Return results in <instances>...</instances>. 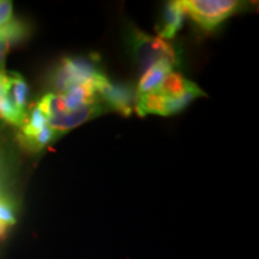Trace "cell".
I'll use <instances>...</instances> for the list:
<instances>
[{"label":"cell","mask_w":259,"mask_h":259,"mask_svg":"<svg viewBox=\"0 0 259 259\" xmlns=\"http://www.w3.org/2000/svg\"><path fill=\"white\" fill-rule=\"evenodd\" d=\"M36 106L42 112V114L46 116L47 119L67 112L63 95L57 93L46 94V95L42 97L40 101L36 103Z\"/></svg>","instance_id":"9"},{"label":"cell","mask_w":259,"mask_h":259,"mask_svg":"<svg viewBox=\"0 0 259 259\" xmlns=\"http://www.w3.org/2000/svg\"><path fill=\"white\" fill-rule=\"evenodd\" d=\"M130 53L142 71H147L155 64L164 63L177 67L181 61V54L176 45L130 25L127 34Z\"/></svg>","instance_id":"1"},{"label":"cell","mask_w":259,"mask_h":259,"mask_svg":"<svg viewBox=\"0 0 259 259\" xmlns=\"http://www.w3.org/2000/svg\"><path fill=\"white\" fill-rule=\"evenodd\" d=\"M16 221L17 220H16L15 206L6 197L0 194V222L6 226H12Z\"/></svg>","instance_id":"11"},{"label":"cell","mask_w":259,"mask_h":259,"mask_svg":"<svg viewBox=\"0 0 259 259\" xmlns=\"http://www.w3.org/2000/svg\"><path fill=\"white\" fill-rule=\"evenodd\" d=\"M107 109L108 108L103 105L102 101H97L80 107L78 109H74V111L65 112L63 114L52 116V118L47 119V124L52 128V131L56 134L57 138H59L65 132L77 127L83 122L88 121L89 119L99 116Z\"/></svg>","instance_id":"6"},{"label":"cell","mask_w":259,"mask_h":259,"mask_svg":"<svg viewBox=\"0 0 259 259\" xmlns=\"http://www.w3.org/2000/svg\"><path fill=\"white\" fill-rule=\"evenodd\" d=\"M185 10L180 2H169L167 3L160 17V21L155 30H156L157 37L162 40H169L173 38L183 27L184 19H185Z\"/></svg>","instance_id":"7"},{"label":"cell","mask_w":259,"mask_h":259,"mask_svg":"<svg viewBox=\"0 0 259 259\" xmlns=\"http://www.w3.org/2000/svg\"><path fill=\"white\" fill-rule=\"evenodd\" d=\"M180 3L185 14L205 30L215 29L246 5L238 0H183Z\"/></svg>","instance_id":"3"},{"label":"cell","mask_w":259,"mask_h":259,"mask_svg":"<svg viewBox=\"0 0 259 259\" xmlns=\"http://www.w3.org/2000/svg\"><path fill=\"white\" fill-rule=\"evenodd\" d=\"M173 70V67L164 63H158L153 65V66H150L147 71H144L143 74H142L136 94H137V95H141V94L155 92V90L160 87V84L162 83L164 77Z\"/></svg>","instance_id":"8"},{"label":"cell","mask_w":259,"mask_h":259,"mask_svg":"<svg viewBox=\"0 0 259 259\" xmlns=\"http://www.w3.org/2000/svg\"><path fill=\"white\" fill-rule=\"evenodd\" d=\"M9 50H10V46L8 42L0 37V73L4 72L5 59H6V54H8Z\"/></svg>","instance_id":"13"},{"label":"cell","mask_w":259,"mask_h":259,"mask_svg":"<svg viewBox=\"0 0 259 259\" xmlns=\"http://www.w3.org/2000/svg\"><path fill=\"white\" fill-rule=\"evenodd\" d=\"M28 32L27 25L23 22L17 21V19H12L8 24L0 27V37L8 42L10 47L12 45L23 41Z\"/></svg>","instance_id":"10"},{"label":"cell","mask_w":259,"mask_h":259,"mask_svg":"<svg viewBox=\"0 0 259 259\" xmlns=\"http://www.w3.org/2000/svg\"><path fill=\"white\" fill-rule=\"evenodd\" d=\"M156 92L163 96L167 115L183 111L192 100L199 96H205V94L197 84L174 71L164 77Z\"/></svg>","instance_id":"4"},{"label":"cell","mask_w":259,"mask_h":259,"mask_svg":"<svg viewBox=\"0 0 259 259\" xmlns=\"http://www.w3.org/2000/svg\"><path fill=\"white\" fill-rule=\"evenodd\" d=\"M3 125V120H2V118H0V126Z\"/></svg>","instance_id":"15"},{"label":"cell","mask_w":259,"mask_h":259,"mask_svg":"<svg viewBox=\"0 0 259 259\" xmlns=\"http://www.w3.org/2000/svg\"><path fill=\"white\" fill-rule=\"evenodd\" d=\"M6 231H8V226L4 225L3 222H0V239L4 238L6 235Z\"/></svg>","instance_id":"14"},{"label":"cell","mask_w":259,"mask_h":259,"mask_svg":"<svg viewBox=\"0 0 259 259\" xmlns=\"http://www.w3.org/2000/svg\"><path fill=\"white\" fill-rule=\"evenodd\" d=\"M105 78L106 74L100 67V58H65L52 73L51 84L53 93L64 94L77 85L90 84L96 88Z\"/></svg>","instance_id":"2"},{"label":"cell","mask_w":259,"mask_h":259,"mask_svg":"<svg viewBox=\"0 0 259 259\" xmlns=\"http://www.w3.org/2000/svg\"><path fill=\"white\" fill-rule=\"evenodd\" d=\"M97 95L107 108L124 116H128L135 108L136 93L128 85L114 84L106 78L100 84Z\"/></svg>","instance_id":"5"},{"label":"cell","mask_w":259,"mask_h":259,"mask_svg":"<svg viewBox=\"0 0 259 259\" xmlns=\"http://www.w3.org/2000/svg\"><path fill=\"white\" fill-rule=\"evenodd\" d=\"M14 17V5L10 0H0V27L8 24Z\"/></svg>","instance_id":"12"}]
</instances>
